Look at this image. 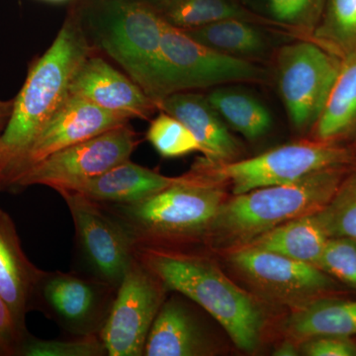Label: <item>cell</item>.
Masks as SVG:
<instances>
[{
  "instance_id": "6da1fadb",
  "label": "cell",
  "mask_w": 356,
  "mask_h": 356,
  "mask_svg": "<svg viewBox=\"0 0 356 356\" xmlns=\"http://www.w3.org/2000/svg\"><path fill=\"white\" fill-rule=\"evenodd\" d=\"M136 259L222 325L236 348L254 351L261 341L266 313L259 298L238 287L210 257L187 248L134 247Z\"/></svg>"
},
{
  "instance_id": "7a4b0ae2",
  "label": "cell",
  "mask_w": 356,
  "mask_h": 356,
  "mask_svg": "<svg viewBox=\"0 0 356 356\" xmlns=\"http://www.w3.org/2000/svg\"><path fill=\"white\" fill-rule=\"evenodd\" d=\"M350 165L325 168L291 184L228 197L206 232L203 245L227 252L284 222L316 214L330 202Z\"/></svg>"
},
{
  "instance_id": "3957f363",
  "label": "cell",
  "mask_w": 356,
  "mask_h": 356,
  "mask_svg": "<svg viewBox=\"0 0 356 356\" xmlns=\"http://www.w3.org/2000/svg\"><path fill=\"white\" fill-rule=\"evenodd\" d=\"M89 51L81 28L69 19L48 51L30 70L0 136V168L6 188L33 140L69 97L72 76Z\"/></svg>"
},
{
  "instance_id": "277c9868",
  "label": "cell",
  "mask_w": 356,
  "mask_h": 356,
  "mask_svg": "<svg viewBox=\"0 0 356 356\" xmlns=\"http://www.w3.org/2000/svg\"><path fill=\"white\" fill-rule=\"evenodd\" d=\"M226 188L184 173L177 184L138 202L100 204L126 229L134 247L186 248L203 243L228 199Z\"/></svg>"
},
{
  "instance_id": "5b68a950",
  "label": "cell",
  "mask_w": 356,
  "mask_h": 356,
  "mask_svg": "<svg viewBox=\"0 0 356 356\" xmlns=\"http://www.w3.org/2000/svg\"><path fill=\"white\" fill-rule=\"evenodd\" d=\"M356 161L351 147L311 138L274 147L252 158L216 163L199 158L187 175L224 184L233 195L261 187L291 184L325 168L350 165Z\"/></svg>"
},
{
  "instance_id": "8992f818",
  "label": "cell",
  "mask_w": 356,
  "mask_h": 356,
  "mask_svg": "<svg viewBox=\"0 0 356 356\" xmlns=\"http://www.w3.org/2000/svg\"><path fill=\"white\" fill-rule=\"evenodd\" d=\"M268 72L252 60L213 50L189 37L182 29L166 24L152 99L191 89L231 83H264Z\"/></svg>"
},
{
  "instance_id": "52a82bcc",
  "label": "cell",
  "mask_w": 356,
  "mask_h": 356,
  "mask_svg": "<svg viewBox=\"0 0 356 356\" xmlns=\"http://www.w3.org/2000/svg\"><path fill=\"white\" fill-rule=\"evenodd\" d=\"M238 277L259 299L291 311L316 300L350 295V288L318 267L252 248L226 252Z\"/></svg>"
},
{
  "instance_id": "ba28073f",
  "label": "cell",
  "mask_w": 356,
  "mask_h": 356,
  "mask_svg": "<svg viewBox=\"0 0 356 356\" xmlns=\"http://www.w3.org/2000/svg\"><path fill=\"white\" fill-rule=\"evenodd\" d=\"M341 60L310 39L298 38L281 47L275 76L281 100L295 130L315 126L336 81Z\"/></svg>"
},
{
  "instance_id": "9c48e42d",
  "label": "cell",
  "mask_w": 356,
  "mask_h": 356,
  "mask_svg": "<svg viewBox=\"0 0 356 356\" xmlns=\"http://www.w3.org/2000/svg\"><path fill=\"white\" fill-rule=\"evenodd\" d=\"M102 18L103 48L151 97L168 22L139 0H107Z\"/></svg>"
},
{
  "instance_id": "30bf717a",
  "label": "cell",
  "mask_w": 356,
  "mask_h": 356,
  "mask_svg": "<svg viewBox=\"0 0 356 356\" xmlns=\"http://www.w3.org/2000/svg\"><path fill=\"white\" fill-rule=\"evenodd\" d=\"M117 289L88 274L42 271L33 290L29 311L47 318L74 337L99 334Z\"/></svg>"
},
{
  "instance_id": "8fae6325",
  "label": "cell",
  "mask_w": 356,
  "mask_h": 356,
  "mask_svg": "<svg viewBox=\"0 0 356 356\" xmlns=\"http://www.w3.org/2000/svg\"><path fill=\"white\" fill-rule=\"evenodd\" d=\"M168 292L163 281L135 257L99 334L107 355H144L147 336Z\"/></svg>"
},
{
  "instance_id": "7c38bea8",
  "label": "cell",
  "mask_w": 356,
  "mask_h": 356,
  "mask_svg": "<svg viewBox=\"0 0 356 356\" xmlns=\"http://www.w3.org/2000/svg\"><path fill=\"white\" fill-rule=\"evenodd\" d=\"M57 192L74 221L77 250L88 271L84 274L118 289L135 259L132 238L102 204L76 192Z\"/></svg>"
},
{
  "instance_id": "4fadbf2b",
  "label": "cell",
  "mask_w": 356,
  "mask_h": 356,
  "mask_svg": "<svg viewBox=\"0 0 356 356\" xmlns=\"http://www.w3.org/2000/svg\"><path fill=\"white\" fill-rule=\"evenodd\" d=\"M139 144L137 134L127 125L106 131L65 147L30 168L11 188L44 185L54 191L90 179L127 161Z\"/></svg>"
},
{
  "instance_id": "5bb4252c",
  "label": "cell",
  "mask_w": 356,
  "mask_h": 356,
  "mask_svg": "<svg viewBox=\"0 0 356 356\" xmlns=\"http://www.w3.org/2000/svg\"><path fill=\"white\" fill-rule=\"evenodd\" d=\"M130 119L76 96L69 95L50 121L40 131L8 180L7 188L30 168L60 149L79 144L112 129L127 125Z\"/></svg>"
},
{
  "instance_id": "9a60e30c",
  "label": "cell",
  "mask_w": 356,
  "mask_h": 356,
  "mask_svg": "<svg viewBox=\"0 0 356 356\" xmlns=\"http://www.w3.org/2000/svg\"><path fill=\"white\" fill-rule=\"evenodd\" d=\"M69 92L129 119H147L158 109L154 100L132 79L98 57L88 56L79 65Z\"/></svg>"
},
{
  "instance_id": "2e32d148",
  "label": "cell",
  "mask_w": 356,
  "mask_h": 356,
  "mask_svg": "<svg viewBox=\"0 0 356 356\" xmlns=\"http://www.w3.org/2000/svg\"><path fill=\"white\" fill-rule=\"evenodd\" d=\"M159 111L172 115L188 129L202 147L204 158L216 163L236 161L242 145L229 132L207 96L199 93H172L156 100Z\"/></svg>"
},
{
  "instance_id": "e0dca14e",
  "label": "cell",
  "mask_w": 356,
  "mask_h": 356,
  "mask_svg": "<svg viewBox=\"0 0 356 356\" xmlns=\"http://www.w3.org/2000/svg\"><path fill=\"white\" fill-rule=\"evenodd\" d=\"M177 294L159 309L143 356H200L214 351L197 314L184 295Z\"/></svg>"
},
{
  "instance_id": "ac0fdd59",
  "label": "cell",
  "mask_w": 356,
  "mask_h": 356,
  "mask_svg": "<svg viewBox=\"0 0 356 356\" xmlns=\"http://www.w3.org/2000/svg\"><path fill=\"white\" fill-rule=\"evenodd\" d=\"M179 180L180 177H165L129 159L98 177L58 191L76 192L99 203L130 204L149 197Z\"/></svg>"
},
{
  "instance_id": "d6986e66",
  "label": "cell",
  "mask_w": 356,
  "mask_h": 356,
  "mask_svg": "<svg viewBox=\"0 0 356 356\" xmlns=\"http://www.w3.org/2000/svg\"><path fill=\"white\" fill-rule=\"evenodd\" d=\"M42 271L25 254L13 218L0 209V296L21 327H26L33 290Z\"/></svg>"
},
{
  "instance_id": "ffe728a7",
  "label": "cell",
  "mask_w": 356,
  "mask_h": 356,
  "mask_svg": "<svg viewBox=\"0 0 356 356\" xmlns=\"http://www.w3.org/2000/svg\"><path fill=\"white\" fill-rule=\"evenodd\" d=\"M325 297L293 310L282 324L287 339L296 343L323 336L356 337V299Z\"/></svg>"
},
{
  "instance_id": "44dd1931",
  "label": "cell",
  "mask_w": 356,
  "mask_h": 356,
  "mask_svg": "<svg viewBox=\"0 0 356 356\" xmlns=\"http://www.w3.org/2000/svg\"><path fill=\"white\" fill-rule=\"evenodd\" d=\"M356 136V51L341 60V67L312 138L341 143Z\"/></svg>"
},
{
  "instance_id": "7402d4cb",
  "label": "cell",
  "mask_w": 356,
  "mask_h": 356,
  "mask_svg": "<svg viewBox=\"0 0 356 356\" xmlns=\"http://www.w3.org/2000/svg\"><path fill=\"white\" fill-rule=\"evenodd\" d=\"M268 28L247 20L226 19L182 30L213 50L254 62L267 57L273 48L266 33Z\"/></svg>"
},
{
  "instance_id": "603a6c76",
  "label": "cell",
  "mask_w": 356,
  "mask_h": 356,
  "mask_svg": "<svg viewBox=\"0 0 356 356\" xmlns=\"http://www.w3.org/2000/svg\"><path fill=\"white\" fill-rule=\"evenodd\" d=\"M327 238L314 215H309L267 231L243 247L273 252L316 266Z\"/></svg>"
},
{
  "instance_id": "cb8c5ba5",
  "label": "cell",
  "mask_w": 356,
  "mask_h": 356,
  "mask_svg": "<svg viewBox=\"0 0 356 356\" xmlns=\"http://www.w3.org/2000/svg\"><path fill=\"white\" fill-rule=\"evenodd\" d=\"M207 98L225 123L248 140L261 139L273 127L270 110L247 91L218 88Z\"/></svg>"
},
{
  "instance_id": "d4e9b609",
  "label": "cell",
  "mask_w": 356,
  "mask_h": 356,
  "mask_svg": "<svg viewBox=\"0 0 356 356\" xmlns=\"http://www.w3.org/2000/svg\"><path fill=\"white\" fill-rule=\"evenodd\" d=\"M168 24L193 29L226 19H243L273 28L271 23L248 10L240 0H172L158 10Z\"/></svg>"
},
{
  "instance_id": "484cf974",
  "label": "cell",
  "mask_w": 356,
  "mask_h": 356,
  "mask_svg": "<svg viewBox=\"0 0 356 356\" xmlns=\"http://www.w3.org/2000/svg\"><path fill=\"white\" fill-rule=\"evenodd\" d=\"M248 10L276 29L309 39L316 29L327 0H240Z\"/></svg>"
},
{
  "instance_id": "4316f807",
  "label": "cell",
  "mask_w": 356,
  "mask_h": 356,
  "mask_svg": "<svg viewBox=\"0 0 356 356\" xmlns=\"http://www.w3.org/2000/svg\"><path fill=\"white\" fill-rule=\"evenodd\" d=\"M339 60L356 51V0H327L310 38Z\"/></svg>"
},
{
  "instance_id": "83f0119b",
  "label": "cell",
  "mask_w": 356,
  "mask_h": 356,
  "mask_svg": "<svg viewBox=\"0 0 356 356\" xmlns=\"http://www.w3.org/2000/svg\"><path fill=\"white\" fill-rule=\"evenodd\" d=\"M314 217L327 238H356V161L330 202Z\"/></svg>"
},
{
  "instance_id": "f1b7e54d",
  "label": "cell",
  "mask_w": 356,
  "mask_h": 356,
  "mask_svg": "<svg viewBox=\"0 0 356 356\" xmlns=\"http://www.w3.org/2000/svg\"><path fill=\"white\" fill-rule=\"evenodd\" d=\"M146 137L163 158H179L194 152L202 153L193 134L181 122L163 111L151 121Z\"/></svg>"
},
{
  "instance_id": "f546056e",
  "label": "cell",
  "mask_w": 356,
  "mask_h": 356,
  "mask_svg": "<svg viewBox=\"0 0 356 356\" xmlns=\"http://www.w3.org/2000/svg\"><path fill=\"white\" fill-rule=\"evenodd\" d=\"M106 348L99 334L74 337L69 341L40 339L28 332L18 356H105Z\"/></svg>"
},
{
  "instance_id": "4dcf8cb0",
  "label": "cell",
  "mask_w": 356,
  "mask_h": 356,
  "mask_svg": "<svg viewBox=\"0 0 356 356\" xmlns=\"http://www.w3.org/2000/svg\"><path fill=\"white\" fill-rule=\"evenodd\" d=\"M316 266L344 286L356 290V238H329Z\"/></svg>"
},
{
  "instance_id": "1f68e13d",
  "label": "cell",
  "mask_w": 356,
  "mask_h": 356,
  "mask_svg": "<svg viewBox=\"0 0 356 356\" xmlns=\"http://www.w3.org/2000/svg\"><path fill=\"white\" fill-rule=\"evenodd\" d=\"M300 353L308 356H356V337L323 336L300 343Z\"/></svg>"
},
{
  "instance_id": "d6a6232c",
  "label": "cell",
  "mask_w": 356,
  "mask_h": 356,
  "mask_svg": "<svg viewBox=\"0 0 356 356\" xmlns=\"http://www.w3.org/2000/svg\"><path fill=\"white\" fill-rule=\"evenodd\" d=\"M28 332L18 324L13 311L0 296V356H18Z\"/></svg>"
},
{
  "instance_id": "836d02e7",
  "label": "cell",
  "mask_w": 356,
  "mask_h": 356,
  "mask_svg": "<svg viewBox=\"0 0 356 356\" xmlns=\"http://www.w3.org/2000/svg\"><path fill=\"white\" fill-rule=\"evenodd\" d=\"M300 348L298 343L286 339L282 341L274 350L273 355L275 356H297L300 355Z\"/></svg>"
},
{
  "instance_id": "e575fe53",
  "label": "cell",
  "mask_w": 356,
  "mask_h": 356,
  "mask_svg": "<svg viewBox=\"0 0 356 356\" xmlns=\"http://www.w3.org/2000/svg\"><path fill=\"white\" fill-rule=\"evenodd\" d=\"M13 108V100H0V136L6 129Z\"/></svg>"
},
{
  "instance_id": "d590c367",
  "label": "cell",
  "mask_w": 356,
  "mask_h": 356,
  "mask_svg": "<svg viewBox=\"0 0 356 356\" xmlns=\"http://www.w3.org/2000/svg\"><path fill=\"white\" fill-rule=\"evenodd\" d=\"M139 1L144 2V3L149 4V6H153L156 10L163 8V6H166L168 2L172 0H139Z\"/></svg>"
},
{
  "instance_id": "8d00e7d4",
  "label": "cell",
  "mask_w": 356,
  "mask_h": 356,
  "mask_svg": "<svg viewBox=\"0 0 356 356\" xmlns=\"http://www.w3.org/2000/svg\"><path fill=\"white\" fill-rule=\"evenodd\" d=\"M6 189V185H4V177L3 173H2L1 168H0V191Z\"/></svg>"
},
{
  "instance_id": "74e56055",
  "label": "cell",
  "mask_w": 356,
  "mask_h": 356,
  "mask_svg": "<svg viewBox=\"0 0 356 356\" xmlns=\"http://www.w3.org/2000/svg\"><path fill=\"white\" fill-rule=\"evenodd\" d=\"M350 147H353V149H355V152L356 153V136H355V142H353V144L351 145Z\"/></svg>"
},
{
  "instance_id": "f35d334b",
  "label": "cell",
  "mask_w": 356,
  "mask_h": 356,
  "mask_svg": "<svg viewBox=\"0 0 356 356\" xmlns=\"http://www.w3.org/2000/svg\"><path fill=\"white\" fill-rule=\"evenodd\" d=\"M46 1H51V2H64V1H67V0H46Z\"/></svg>"
}]
</instances>
